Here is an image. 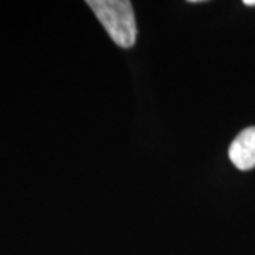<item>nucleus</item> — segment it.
<instances>
[{
	"label": "nucleus",
	"mask_w": 255,
	"mask_h": 255,
	"mask_svg": "<svg viewBox=\"0 0 255 255\" xmlns=\"http://www.w3.org/2000/svg\"><path fill=\"white\" fill-rule=\"evenodd\" d=\"M228 156L240 170L255 167V128H247L240 132L228 149Z\"/></svg>",
	"instance_id": "nucleus-2"
},
{
	"label": "nucleus",
	"mask_w": 255,
	"mask_h": 255,
	"mask_svg": "<svg viewBox=\"0 0 255 255\" xmlns=\"http://www.w3.org/2000/svg\"><path fill=\"white\" fill-rule=\"evenodd\" d=\"M246 6H255V0H244Z\"/></svg>",
	"instance_id": "nucleus-3"
},
{
	"label": "nucleus",
	"mask_w": 255,
	"mask_h": 255,
	"mask_svg": "<svg viewBox=\"0 0 255 255\" xmlns=\"http://www.w3.org/2000/svg\"><path fill=\"white\" fill-rule=\"evenodd\" d=\"M87 4L117 46L130 48L135 44L137 28L129 0H88Z\"/></svg>",
	"instance_id": "nucleus-1"
}]
</instances>
